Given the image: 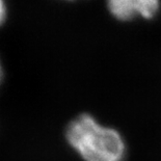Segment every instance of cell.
<instances>
[{
  "label": "cell",
  "mask_w": 161,
  "mask_h": 161,
  "mask_svg": "<svg viewBox=\"0 0 161 161\" xmlns=\"http://www.w3.org/2000/svg\"><path fill=\"white\" fill-rule=\"evenodd\" d=\"M69 145L84 161H125L127 146L118 130L100 124L94 116L83 114L66 129Z\"/></svg>",
  "instance_id": "1"
},
{
  "label": "cell",
  "mask_w": 161,
  "mask_h": 161,
  "mask_svg": "<svg viewBox=\"0 0 161 161\" xmlns=\"http://www.w3.org/2000/svg\"><path fill=\"white\" fill-rule=\"evenodd\" d=\"M108 11L119 21L142 17L152 19L158 13L160 0H106Z\"/></svg>",
  "instance_id": "2"
},
{
  "label": "cell",
  "mask_w": 161,
  "mask_h": 161,
  "mask_svg": "<svg viewBox=\"0 0 161 161\" xmlns=\"http://www.w3.org/2000/svg\"><path fill=\"white\" fill-rule=\"evenodd\" d=\"M5 18V8L3 0H0V24L3 22V20Z\"/></svg>",
  "instance_id": "3"
},
{
  "label": "cell",
  "mask_w": 161,
  "mask_h": 161,
  "mask_svg": "<svg viewBox=\"0 0 161 161\" xmlns=\"http://www.w3.org/2000/svg\"><path fill=\"white\" fill-rule=\"evenodd\" d=\"M2 75H3V72H2V67H1V64H0V82H1V79H2Z\"/></svg>",
  "instance_id": "4"
}]
</instances>
